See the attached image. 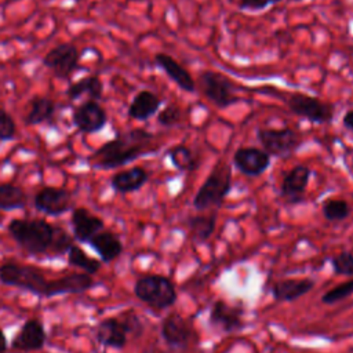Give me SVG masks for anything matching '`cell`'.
Instances as JSON below:
<instances>
[{"mask_svg":"<svg viewBox=\"0 0 353 353\" xmlns=\"http://www.w3.org/2000/svg\"><path fill=\"white\" fill-rule=\"evenodd\" d=\"M154 141L156 135L145 128L121 131L94 150L88 161L98 170H116L142 156L154 153L157 150Z\"/></svg>","mask_w":353,"mask_h":353,"instance_id":"2","label":"cell"},{"mask_svg":"<svg viewBox=\"0 0 353 353\" xmlns=\"http://www.w3.org/2000/svg\"><path fill=\"white\" fill-rule=\"evenodd\" d=\"M47 342L44 324L37 319H28L11 341V349L19 352L41 350Z\"/></svg>","mask_w":353,"mask_h":353,"instance_id":"16","label":"cell"},{"mask_svg":"<svg viewBox=\"0 0 353 353\" xmlns=\"http://www.w3.org/2000/svg\"><path fill=\"white\" fill-rule=\"evenodd\" d=\"M83 94H87L90 99L98 101L103 95V83L98 76H85L72 84H69L66 90V97L70 101L80 98Z\"/></svg>","mask_w":353,"mask_h":353,"instance_id":"25","label":"cell"},{"mask_svg":"<svg viewBox=\"0 0 353 353\" xmlns=\"http://www.w3.org/2000/svg\"><path fill=\"white\" fill-rule=\"evenodd\" d=\"M135 296L154 310L172 306L176 301L174 283L161 274H143L134 284Z\"/></svg>","mask_w":353,"mask_h":353,"instance_id":"6","label":"cell"},{"mask_svg":"<svg viewBox=\"0 0 353 353\" xmlns=\"http://www.w3.org/2000/svg\"><path fill=\"white\" fill-rule=\"evenodd\" d=\"M28 203L25 190L14 183H0V211H14L23 208Z\"/></svg>","mask_w":353,"mask_h":353,"instance_id":"28","label":"cell"},{"mask_svg":"<svg viewBox=\"0 0 353 353\" xmlns=\"http://www.w3.org/2000/svg\"><path fill=\"white\" fill-rule=\"evenodd\" d=\"M8 349V341L4 331L0 328V353H6Z\"/></svg>","mask_w":353,"mask_h":353,"instance_id":"38","label":"cell"},{"mask_svg":"<svg viewBox=\"0 0 353 353\" xmlns=\"http://www.w3.org/2000/svg\"><path fill=\"white\" fill-rule=\"evenodd\" d=\"M312 170L305 164L294 165L283 178L280 196L288 204H299L305 200V192L310 181Z\"/></svg>","mask_w":353,"mask_h":353,"instance_id":"15","label":"cell"},{"mask_svg":"<svg viewBox=\"0 0 353 353\" xmlns=\"http://www.w3.org/2000/svg\"><path fill=\"white\" fill-rule=\"evenodd\" d=\"M256 139L270 157H288L302 145V135L290 127L258 128Z\"/></svg>","mask_w":353,"mask_h":353,"instance_id":"8","label":"cell"},{"mask_svg":"<svg viewBox=\"0 0 353 353\" xmlns=\"http://www.w3.org/2000/svg\"><path fill=\"white\" fill-rule=\"evenodd\" d=\"M87 244L99 255V259L103 263L114 261L123 252V243L119 236L106 229L98 232Z\"/></svg>","mask_w":353,"mask_h":353,"instance_id":"22","label":"cell"},{"mask_svg":"<svg viewBox=\"0 0 353 353\" xmlns=\"http://www.w3.org/2000/svg\"><path fill=\"white\" fill-rule=\"evenodd\" d=\"M186 223H188L192 240L197 244H201V243H205L212 236L216 225V215L215 212L192 215L188 218Z\"/></svg>","mask_w":353,"mask_h":353,"instance_id":"24","label":"cell"},{"mask_svg":"<svg viewBox=\"0 0 353 353\" xmlns=\"http://www.w3.org/2000/svg\"><path fill=\"white\" fill-rule=\"evenodd\" d=\"M287 105L294 114L314 124H328L334 120V106L316 97L295 92L288 98Z\"/></svg>","mask_w":353,"mask_h":353,"instance_id":"9","label":"cell"},{"mask_svg":"<svg viewBox=\"0 0 353 353\" xmlns=\"http://www.w3.org/2000/svg\"><path fill=\"white\" fill-rule=\"evenodd\" d=\"M323 216L330 222H339L350 215V205L343 199H328L321 205Z\"/></svg>","mask_w":353,"mask_h":353,"instance_id":"30","label":"cell"},{"mask_svg":"<svg viewBox=\"0 0 353 353\" xmlns=\"http://www.w3.org/2000/svg\"><path fill=\"white\" fill-rule=\"evenodd\" d=\"M342 125H343L347 131L353 132V109H349L347 112H345V114H343V117H342Z\"/></svg>","mask_w":353,"mask_h":353,"instance_id":"37","label":"cell"},{"mask_svg":"<svg viewBox=\"0 0 353 353\" xmlns=\"http://www.w3.org/2000/svg\"><path fill=\"white\" fill-rule=\"evenodd\" d=\"M33 207L50 216H59L72 207L70 192L63 188L44 186L33 197Z\"/></svg>","mask_w":353,"mask_h":353,"instance_id":"12","label":"cell"},{"mask_svg":"<svg viewBox=\"0 0 353 353\" xmlns=\"http://www.w3.org/2000/svg\"><path fill=\"white\" fill-rule=\"evenodd\" d=\"M208 320L211 325L226 334L239 332L244 328L243 309L239 306H232L222 299H218L212 303Z\"/></svg>","mask_w":353,"mask_h":353,"instance_id":"17","label":"cell"},{"mask_svg":"<svg viewBox=\"0 0 353 353\" xmlns=\"http://www.w3.org/2000/svg\"><path fill=\"white\" fill-rule=\"evenodd\" d=\"M199 84L203 95L218 109H226L240 101L233 80L219 72H201L199 74Z\"/></svg>","mask_w":353,"mask_h":353,"instance_id":"7","label":"cell"},{"mask_svg":"<svg viewBox=\"0 0 353 353\" xmlns=\"http://www.w3.org/2000/svg\"><path fill=\"white\" fill-rule=\"evenodd\" d=\"M72 1H74V3H80V1H84V0H72Z\"/></svg>","mask_w":353,"mask_h":353,"instance_id":"39","label":"cell"},{"mask_svg":"<svg viewBox=\"0 0 353 353\" xmlns=\"http://www.w3.org/2000/svg\"><path fill=\"white\" fill-rule=\"evenodd\" d=\"M314 287L312 279H285L272 285V295L277 302H292L310 292Z\"/></svg>","mask_w":353,"mask_h":353,"instance_id":"23","label":"cell"},{"mask_svg":"<svg viewBox=\"0 0 353 353\" xmlns=\"http://www.w3.org/2000/svg\"><path fill=\"white\" fill-rule=\"evenodd\" d=\"M350 295H353V279L343 281V283L335 285L334 288L328 290L321 296V302L325 305H334V303H338V302L349 298Z\"/></svg>","mask_w":353,"mask_h":353,"instance_id":"31","label":"cell"},{"mask_svg":"<svg viewBox=\"0 0 353 353\" xmlns=\"http://www.w3.org/2000/svg\"><path fill=\"white\" fill-rule=\"evenodd\" d=\"M149 179V172L143 167H132L112 175L109 185L116 193L127 194L139 190Z\"/></svg>","mask_w":353,"mask_h":353,"instance_id":"21","label":"cell"},{"mask_svg":"<svg viewBox=\"0 0 353 353\" xmlns=\"http://www.w3.org/2000/svg\"><path fill=\"white\" fill-rule=\"evenodd\" d=\"M72 121L79 131L84 134H94L106 125L108 113L98 101L88 99L73 109Z\"/></svg>","mask_w":353,"mask_h":353,"instance_id":"13","label":"cell"},{"mask_svg":"<svg viewBox=\"0 0 353 353\" xmlns=\"http://www.w3.org/2000/svg\"><path fill=\"white\" fill-rule=\"evenodd\" d=\"M232 190V170L225 161H218L204 179L193 197V207L197 211L219 208Z\"/></svg>","mask_w":353,"mask_h":353,"instance_id":"4","label":"cell"},{"mask_svg":"<svg viewBox=\"0 0 353 353\" xmlns=\"http://www.w3.org/2000/svg\"><path fill=\"white\" fill-rule=\"evenodd\" d=\"M7 232L29 255H44L52 251L57 225L41 218H15L8 222Z\"/></svg>","mask_w":353,"mask_h":353,"instance_id":"3","label":"cell"},{"mask_svg":"<svg viewBox=\"0 0 353 353\" xmlns=\"http://www.w3.org/2000/svg\"><path fill=\"white\" fill-rule=\"evenodd\" d=\"M331 266L336 276H353V254L342 251L331 258Z\"/></svg>","mask_w":353,"mask_h":353,"instance_id":"33","label":"cell"},{"mask_svg":"<svg viewBox=\"0 0 353 353\" xmlns=\"http://www.w3.org/2000/svg\"><path fill=\"white\" fill-rule=\"evenodd\" d=\"M66 258H68V263L70 266L79 268L90 276L99 272V269L102 266L101 259H97V258H92V256L87 255V252L81 247H79L77 244H72L69 247V250L66 252Z\"/></svg>","mask_w":353,"mask_h":353,"instance_id":"29","label":"cell"},{"mask_svg":"<svg viewBox=\"0 0 353 353\" xmlns=\"http://www.w3.org/2000/svg\"><path fill=\"white\" fill-rule=\"evenodd\" d=\"M70 225L73 232V239L77 243H88L98 232L105 229L102 218L94 215L90 210L84 207H76L70 215Z\"/></svg>","mask_w":353,"mask_h":353,"instance_id":"18","label":"cell"},{"mask_svg":"<svg viewBox=\"0 0 353 353\" xmlns=\"http://www.w3.org/2000/svg\"><path fill=\"white\" fill-rule=\"evenodd\" d=\"M160 332L164 342L171 347L182 349L193 341H197V334L192 321L178 313H170L163 319Z\"/></svg>","mask_w":353,"mask_h":353,"instance_id":"11","label":"cell"},{"mask_svg":"<svg viewBox=\"0 0 353 353\" xmlns=\"http://www.w3.org/2000/svg\"><path fill=\"white\" fill-rule=\"evenodd\" d=\"M239 10L243 11H262L272 4L280 1H302V0H232Z\"/></svg>","mask_w":353,"mask_h":353,"instance_id":"36","label":"cell"},{"mask_svg":"<svg viewBox=\"0 0 353 353\" xmlns=\"http://www.w3.org/2000/svg\"><path fill=\"white\" fill-rule=\"evenodd\" d=\"M55 102L47 97H33L29 102V110L23 119L26 125H39L50 120L55 112Z\"/></svg>","mask_w":353,"mask_h":353,"instance_id":"26","label":"cell"},{"mask_svg":"<svg viewBox=\"0 0 353 353\" xmlns=\"http://www.w3.org/2000/svg\"><path fill=\"white\" fill-rule=\"evenodd\" d=\"M0 283L28 291L40 298L81 294L91 290L95 284L92 276L87 273H69L48 280L39 268L14 261L0 265Z\"/></svg>","mask_w":353,"mask_h":353,"instance_id":"1","label":"cell"},{"mask_svg":"<svg viewBox=\"0 0 353 353\" xmlns=\"http://www.w3.org/2000/svg\"><path fill=\"white\" fill-rule=\"evenodd\" d=\"M182 121V109L176 103H170L157 113V123L161 127H175Z\"/></svg>","mask_w":353,"mask_h":353,"instance_id":"32","label":"cell"},{"mask_svg":"<svg viewBox=\"0 0 353 353\" xmlns=\"http://www.w3.org/2000/svg\"><path fill=\"white\" fill-rule=\"evenodd\" d=\"M142 331L143 325L141 319L134 312H130L121 320L117 317H106L101 320L97 324L94 334L101 346L121 350L128 342V335L139 336Z\"/></svg>","mask_w":353,"mask_h":353,"instance_id":"5","label":"cell"},{"mask_svg":"<svg viewBox=\"0 0 353 353\" xmlns=\"http://www.w3.org/2000/svg\"><path fill=\"white\" fill-rule=\"evenodd\" d=\"M161 103L163 101L157 94L150 90H141L134 95L128 105L127 114L134 120L146 121L159 113Z\"/></svg>","mask_w":353,"mask_h":353,"instance_id":"20","label":"cell"},{"mask_svg":"<svg viewBox=\"0 0 353 353\" xmlns=\"http://www.w3.org/2000/svg\"><path fill=\"white\" fill-rule=\"evenodd\" d=\"M73 240H74L73 236H70L62 226L57 225V233H55V240H54L51 254H55V255L66 254L69 247L73 244Z\"/></svg>","mask_w":353,"mask_h":353,"instance_id":"35","label":"cell"},{"mask_svg":"<svg viewBox=\"0 0 353 353\" xmlns=\"http://www.w3.org/2000/svg\"><path fill=\"white\" fill-rule=\"evenodd\" d=\"M232 161L237 171L247 176H259L272 164L270 156L256 146H240L234 150Z\"/></svg>","mask_w":353,"mask_h":353,"instance_id":"14","label":"cell"},{"mask_svg":"<svg viewBox=\"0 0 353 353\" xmlns=\"http://www.w3.org/2000/svg\"><path fill=\"white\" fill-rule=\"evenodd\" d=\"M17 134V124L11 114L0 108V141H11Z\"/></svg>","mask_w":353,"mask_h":353,"instance_id":"34","label":"cell"},{"mask_svg":"<svg viewBox=\"0 0 353 353\" xmlns=\"http://www.w3.org/2000/svg\"><path fill=\"white\" fill-rule=\"evenodd\" d=\"M154 63L163 69V72L185 92H194L196 91V83L189 73V70L182 66L174 57L164 54V52H157L154 55Z\"/></svg>","mask_w":353,"mask_h":353,"instance_id":"19","label":"cell"},{"mask_svg":"<svg viewBox=\"0 0 353 353\" xmlns=\"http://www.w3.org/2000/svg\"><path fill=\"white\" fill-rule=\"evenodd\" d=\"M167 156L172 167L181 172H192L199 168L200 160L194 152L186 145H175L167 150Z\"/></svg>","mask_w":353,"mask_h":353,"instance_id":"27","label":"cell"},{"mask_svg":"<svg viewBox=\"0 0 353 353\" xmlns=\"http://www.w3.org/2000/svg\"><path fill=\"white\" fill-rule=\"evenodd\" d=\"M77 47L70 43H61L51 48L43 58V65L48 68L59 80H68L80 66Z\"/></svg>","mask_w":353,"mask_h":353,"instance_id":"10","label":"cell"}]
</instances>
